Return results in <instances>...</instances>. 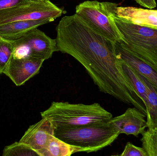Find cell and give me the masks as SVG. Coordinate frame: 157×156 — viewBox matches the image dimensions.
Masks as SVG:
<instances>
[{"label": "cell", "mask_w": 157, "mask_h": 156, "mask_svg": "<svg viewBox=\"0 0 157 156\" xmlns=\"http://www.w3.org/2000/svg\"><path fill=\"white\" fill-rule=\"evenodd\" d=\"M56 31L59 51L78 60L101 92L127 104L138 103L140 98L121 69L115 42L93 30L76 14L62 17Z\"/></svg>", "instance_id": "cell-1"}, {"label": "cell", "mask_w": 157, "mask_h": 156, "mask_svg": "<svg viewBox=\"0 0 157 156\" xmlns=\"http://www.w3.org/2000/svg\"><path fill=\"white\" fill-rule=\"evenodd\" d=\"M40 114L42 118L49 120L55 128L108 122L113 118L112 114L97 103L84 104L52 102Z\"/></svg>", "instance_id": "cell-2"}, {"label": "cell", "mask_w": 157, "mask_h": 156, "mask_svg": "<svg viewBox=\"0 0 157 156\" xmlns=\"http://www.w3.org/2000/svg\"><path fill=\"white\" fill-rule=\"evenodd\" d=\"M120 134L108 122L75 127L55 128L54 136L65 143L85 149L86 153L97 152L111 145Z\"/></svg>", "instance_id": "cell-3"}, {"label": "cell", "mask_w": 157, "mask_h": 156, "mask_svg": "<svg viewBox=\"0 0 157 156\" xmlns=\"http://www.w3.org/2000/svg\"><path fill=\"white\" fill-rule=\"evenodd\" d=\"M113 18L122 36L119 42L137 57L157 67V28L134 24L115 14Z\"/></svg>", "instance_id": "cell-4"}, {"label": "cell", "mask_w": 157, "mask_h": 156, "mask_svg": "<svg viewBox=\"0 0 157 156\" xmlns=\"http://www.w3.org/2000/svg\"><path fill=\"white\" fill-rule=\"evenodd\" d=\"M118 4L110 2L86 1L75 8V13L93 30L115 42L123 41L112 15Z\"/></svg>", "instance_id": "cell-5"}, {"label": "cell", "mask_w": 157, "mask_h": 156, "mask_svg": "<svg viewBox=\"0 0 157 156\" xmlns=\"http://www.w3.org/2000/svg\"><path fill=\"white\" fill-rule=\"evenodd\" d=\"M63 10L49 0H31L27 3L0 11V25L19 21L48 20L54 21Z\"/></svg>", "instance_id": "cell-6"}, {"label": "cell", "mask_w": 157, "mask_h": 156, "mask_svg": "<svg viewBox=\"0 0 157 156\" xmlns=\"http://www.w3.org/2000/svg\"><path fill=\"white\" fill-rule=\"evenodd\" d=\"M14 41L15 49L13 57H33L44 60L59 51L56 39H52L41 30L34 28Z\"/></svg>", "instance_id": "cell-7"}, {"label": "cell", "mask_w": 157, "mask_h": 156, "mask_svg": "<svg viewBox=\"0 0 157 156\" xmlns=\"http://www.w3.org/2000/svg\"><path fill=\"white\" fill-rule=\"evenodd\" d=\"M44 61V60L33 57H13L3 73L17 86H22L39 73Z\"/></svg>", "instance_id": "cell-8"}, {"label": "cell", "mask_w": 157, "mask_h": 156, "mask_svg": "<svg viewBox=\"0 0 157 156\" xmlns=\"http://www.w3.org/2000/svg\"><path fill=\"white\" fill-rule=\"evenodd\" d=\"M145 115L137 108H129L121 115L113 117L109 123L120 134L133 135L138 137L142 135L147 128V123Z\"/></svg>", "instance_id": "cell-9"}, {"label": "cell", "mask_w": 157, "mask_h": 156, "mask_svg": "<svg viewBox=\"0 0 157 156\" xmlns=\"http://www.w3.org/2000/svg\"><path fill=\"white\" fill-rule=\"evenodd\" d=\"M55 129L49 120L42 118L38 122L29 127L19 142L30 147L40 156V152L54 136Z\"/></svg>", "instance_id": "cell-10"}, {"label": "cell", "mask_w": 157, "mask_h": 156, "mask_svg": "<svg viewBox=\"0 0 157 156\" xmlns=\"http://www.w3.org/2000/svg\"><path fill=\"white\" fill-rule=\"evenodd\" d=\"M115 46L117 57L144 77L157 89V67L140 59L124 48L119 42L115 43Z\"/></svg>", "instance_id": "cell-11"}, {"label": "cell", "mask_w": 157, "mask_h": 156, "mask_svg": "<svg viewBox=\"0 0 157 156\" xmlns=\"http://www.w3.org/2000/svg\"><path fill=\"white\" fill-rule=\"evenodd\" d=\"M115 14L119 17L134 24L157 28V10L117 6Z\"/></svg>", "instance_id": "cell-12"}, {"label": "cell", "mask_w": 157, "mask_h": 156, "mask_svg": "<svg viewBox=\"0 0 157 156\" xmlns=\"http://www.w3.org/2000/svg\"><path fill=\"white\" fill-rule=\"evenodd\" d=\"M48 20L19 21L0 25V36L11 40H15L27 32L45 24L50 23Z\"/></svg>", "instance_id": "cell-13"}, {"label": "cell", "mask_w": 157, "mask_h": 156, "mask_svg": "<svg viewBox=\"0 0 157 156\" xmlns=\"http://www.w3.org/2000/svg\"><path fill=\"white\" fill-rule=\"evenodd\" d=\"M78 152L86 151L81 147L71 145L53 136L40 154V156H70Z\"/></svg>", "instance_id": "cell-14"}, {"label": "cell", "mask_w": 157, "mask_h": 156, "mask_svg": "<svg viewBox=\"0 0 157 156\" xmlns=\"http://www.w3.org/2000/svg\"><path fill=\"white\" fill-rule=\"evenodd\" d=\"M135 71L138 74L147 87V103L145 108L147 129H155L157 128V89L144 77Z\"/></svg>", "instance_id": "cell-15"}, {"label": "cell", "mask_w": 157, "mask_h": 156, "mask_svg": "<svg viewBox=\"0 0 157 156\" xmlns=\"http://www.w3.org/2000/svg\"><path fill=\"white\" fill-rule=\"evenodd\" d=\"M118 59L121 69L124 76L130 82L136 94L146 106L147 103V89L146 85L138 74L130 66L121 59L119 58Z\"/></svg>", "instance_id": "cell-16"}, {"label": "cell", "mask_w": 157, "mask_h": 156, "mask_svg": "<svg viewBox=\"0 0 157 156\" xmlns=\"http://www.w3.org/2000/svg\"><path fill=\"white\" fill-rule=\"evenodd\" d=\"M15 49L14 41L0 36V75L13 56Z\"/></svg>", "instance_id": "cell-17"}, {"label": "cell", "mask_w": 157, "mask_h": 156, "mask_svg": "<svg viewBox=\"0 0 157 156\" xmlns=\"http://www.w3.org/2000/svg\"><path fill=\"white\" fill-rule=\"evenodd\" d=\"M2 156H39V155L30 147L19 141L6 146L3 150Z\"/></svg>", "instance_id": "cell-18"}, {"label": "cell", "mask_w": 157, "mask_h": 156, "mask_svg": "<svg viewBox=\"0 0 157 156\" xmlns=\"http://www.w3.org/2000/svg\"><path fill=\"white\" fill-rule=\"evenodd\" d=\"M142 147L148 156H157V128L148 129L142 135Z\"/></svg>", "instance_id": "cell-19"}, {"label": "cell", "mask_w": 157, "mask_h": 156, "mask_svg": "<svg viewBox=\"0 0 157 156\" xmlns=\"http://www.w3.org/2000/svg\"><path fill=\"white\" fill-rule=\"evenodd\" d=\"M121 156H148L147 153L143 147H138L132 143H126L124 150Z\"/></svg>", "instance_id": "cell-20"}, {"label": "cell", "mask_w": 157, "mask_h": 156, "mask_svg": "<svg viewBox=\"0 0 157 156\" xmlns=\"http://www.w3.org/2000/svg\"><path fill=\"white\" fill-rule=\"evenodd\" d=\"M31 0H0V11L27 3Z\"/></svg>", "instance_id": "cell-21"}, {"label": "cell", "mask_w": 157, "mask_h": 156, "mask_svg": "<svg viewBox=\"0 0 157 156\" xmlns=\"http://www.w3.org/2000/svg\"><path fill=\"white\" fill-rule=\"evenodd\" d=\"M137 3L141 6L148 9H153L156 6V2L155 0H135Z\"/></svg>", "instance_id": "cell-22"}, {"label": "cell", "mask_w": 157, "mask_h": 156, "mask_svg": "<svg viewBox=\"0 0 157 156\" xmlns=\"http://www.w3.org/2000/svg\"><path fill=\"white\" fill-rule=\"evenodd\" d=\"M35 1H41V0H35Z\"/></svg>", "instance_id": "cell-23"}]
</instances>
